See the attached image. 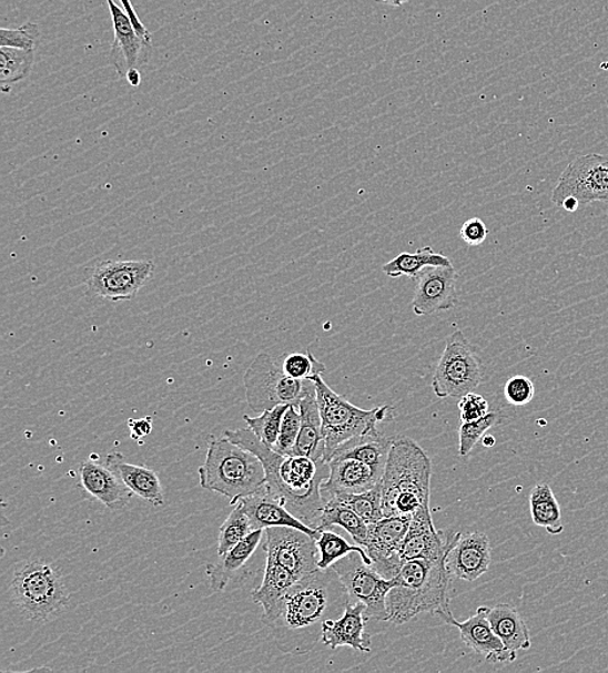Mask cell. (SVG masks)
Listing matches in <instances>:
<instances>
[{
	"label": "cell",
	"mask_w": 608,
	"mask_h": 673,
	"mask_svg": "<svg viewBox=\"0 0 608 673\" xmlns=\"http://www.w3.org/2000/svg\"><path fill=\"white\" fill-rule=\"evenodd\" d=\"M239 501L242 502L244 512L250 517L253 531L268 528H294L310 533L315 539L320 537L318 530L312 529L300 521L278 499H275L268 492L266 486L252 497Z\"/></svg>",
	"instance_id": "23"
},
{
	"label": "cell",
	"mask_w": 608,
	"mask_h": 673,
	"mask_svg": "<svg viewBox=\"0 0 608 673\" xmlns=\"http://www.w3.org/2000/svg\"><path fill=\"white\" fill-rule=\"evenodd\" d=\"M233 507V512L229 514L220 529L219 555L227 553L231 548L241 543L253 531L250 517L244 512L242 502L237 501Z\"/></svg>",
	"instance_id": "36"
},
{
	"label": "cell",
	"mask_w": 608,
	"mask_h": 673,
	"mask_svg": "<svg viewBox=\"0 0 608 673\" xmlns=\"http://www.w3.org/2000/svg\"><path fill=\"white\" fill-rule=\"evenodd\" d=\"M492 562L489 538L484 532L460 536L446 555V568L453 579L475 582L488 572Z\"/></svg>",
	"instance_id": "19"
},
{
	"label": "cell",
	"mask_w": 608,
	"mask_h": 673,
	"mask_svg": "<svg viewBox=\"0 0 608 673\" xmlns=\"http://www.w3.org/2000/svg\"><path fill=\"white\" fill-rule=\"evenodd\" d=\"M446 555L403 564L388 594V622L402 625L422 613L435 614L449 608L453 578L446 568Z\"/></svg>",
	"instance_id": "4"
},
{
	"label": "cell",
	"mask_w": 608,
	"mask_h": 673,
	"mask_svg": "<svg viewBox=\"0 0 608 673\" xmlns=\"http://www.w3.org/2000/svg\"><path fill=\"white\" fill-rule=\"evenodd\" d=\"M155 273V263L144 261H107L100 263L87 281L94 296L112 302L133 299Z\"/></svg>",
	"instance_id": "12"
},
{
	"label": "cell",
	"mask_w": 608,
	"mask_h": 673,
	"mask_svg": "<svg viewBox=\"0 0 608 673\" xmlns=\"http://www.w3.org/2000/svg\"><path fill=\"white\" fill-rule=\"evenodd\" d=\"M80 478L82 489L108 509H124L133 498L134 492L105 462L100 463L94 459L83 461Z\"/></svg>",
	"instance_id": "21"
},
{
	"label": "cell",
	"mask_w": 608,
	"mask_h": 673,
	"mask_svg": "<svg viewBox=\"0 0 608 673\" xmlns=\"http://www.w3.org/2000/svg\"><path fill=\"white\" fill-rule=\"evenodd\" d=\"M288 407L290 405L276 406L273 409H266V411L260 414L257 417L244 415L243 419L261 442L273 448L278 442L283 416L286 414Z\"/></svg>",
	"instance_id": "37"
},
{
	"label": "cell",
	"mask_w": 608,
	"mask_h": 673,
	"mask_svg": "<svg viewBox=\"0 0 608 673\" xmlns=\"http://www.w3.org/2000/svg\"><path fill=\"white\" fill-rule=\"evenodd\" d=\"M129 428L132 431L133 439L148 437L152 431V417H145V419L141 420H129Z\"/></svg>",
	"instance_id": "45"
},
{
	"label": "cell",
	"mask_w": 608,
	"mask_h": 673,
	"mask_svg": "<svg viewBox=\"0 0 608 673\" xmlns=\"http://www.w3.org/2000/svg\"><path fill=\"white\" fill-rule=\"evenodd\" d=\"M244 386L249 406L256 414L282 405L298 407L300 400L314 389L313 381L290 377L266 353L252 361L244 375Z\"/></svg>",
	"instance_id": "8"
},
{
	"label": "cell",
	"mask_w": 608,
	"mask_h": 673,
	"mask_svg": "<svg viewBox=\"0 0 608 673\" xmlns=\"http://www.w3.org/2000/svg\"><path fill=\"white\" fill-rule=\"evenodd\" d=\"M317 392L322 417L323 461L327 462L337 447L346 440L365 435L383 421L394 419V407L362 409L338 396L323 380L322 375L311 378Z\"/></svg>",
	"instance_id": "7"
},
{
	"label": "cell",
	"mask_w": 608,
	"mask_h": 673,
	"mask_svg": "<svg viewBox=\"0 0 608 673\" xmlns=\"http://www.w3.org/2000/svg\"><path fill=\"white\" fill-rule=\"evenodd\" d=\"M530 516L538 528H543L550 536H560L565 530L561 522L559 502L548 483H538L529 494Z\"/></svg>",
	"instance_id": "30"
},
{
	"label": "cell",
	"mask_w": 608,
	"mask_h": 673,
	"mask_svg": "<svg viewBox=\"0 0 608 673\" xmlns=\"http://www.w3.org/2000/svg\"><path fill=\"white\" fill-rule=\"evenodd\" d=\"M452 261L440 253H435L433 247H422L417 253H402L395 259L382 267L388 277L398 278L407 276L417 278L423 269L427 267H449Z\"/></svg>",
	"instance_id": "31"
},
{
	"label": "cell",
	"mask_w": 608,
	"mask_h": 673,
	"mask_svg": "<svg viewBox=\"0 0 608 673\" xmlns=\"http://www.w3.org/2000/svg\"><path fill=\"white\" fill-rule=\"evenodd\" d=\"M460 536V532H450L448 537H444V532L435 528L429 507H423L412 516L399 555L404 563L420 559H443Z\"/></svg>",
	"instance_id": "18"
},
{
	"label": "cell",
	"mask_w": 608,
	"mask_h": 673,
	"mask_svg": "<svg viewBox=\"0 0 608 673\" xmlns=\"http://www.w3.org/2000/svg\"><path fill=\"white\" fill-rule=\"evenodd\" d=\"M264 537L266 559L280 563L297 580L320 569L317 539L310 533L294 528H268Z\"/></svg>",
	"instance_id": "13"
},
{
	"label": "cell",
	"mask_w": 608,
	"mask_h": 673,
	"mask_svg": "<svg viewBox=\"0 0 608 673\" xmlns=\"http://www.w3.org/2000/svg\"><path fill=\"white\" fill-rule=\"evenodd\" d=\"M34 51L0 48V83L10 92L12 84L26 80L34 65Z\"/></svg>",
	"instance_id": "33"
},
{
	"label": "cell",
	"mask_w": 608,
	"mask_h": 673,
	"mask_svg": "<svg viewBox=\"0 0 608 673\" xmlns=\"http://www.w3.org/2000/svg\"><path fill=\"white\" fill-rule=\"evenodd\" d=\"M330 473L321 485L326 504L338 493H359L374 489L382 482V476L356 459L335 458L328 462Z\"/></svg>",
	"instance_id": "22"
},
{
	"label": "cell",
	"mask_w": 608,
	"mask_h": 673,
	"mask_svg": "<svg viewBox=\"0 0 608 673\" xmlns=\"http://www.w3.org/2000/svg\"><path fill=\"white\" fill-rule=\"evenodd\" d=\"M412 516L384 517L368 524L365 551L373 561V568L387 579L397 577L402 570V547Z\"/></svg>",
	"instance_id": "14"
},
{
	"label": "cell",
	"mask_w": 608,
	"mask_h": 673,
	"mask_svg": "<svg viewBox=\"0 0 608 673\" xmlns=\"http://www.w3.org/2000/svg\"><path fill=\"white\" fill-rule=\"evenodd\" d=\"M376 3L387 4L391 7H402L406 3L412 2V0H374Z\"/></svg>",
	"instance_id": "48"
},
{
	"label": "cell",
	"mask_w": 608,
	"mask_h": 673,
	"mask_svg": "<svg viewBox=\"0 0 608 673\" xmlns=\"http://www.w3.org/2000/svg\"><path fill=\"white\" fill-rule=\"evenodd\" d=\"M505 398L515 407L527 406L535 398V385L526 376H514L505 385Z\"/></svg>",
	"instance_id": "42"
},
{
	"label": "cell",
	"mask_w": 608,
	"mask_h": 673,
	"mask_svg": "<svg viewBox=\"0 0 608 673\" xmlns=\"http://www.w3.org/2000/svg\"><path fill=\"white\" fill-rule=\"evenodd\" d=\"M199 481L204 490L222 494L234 506L263 490L266 473L263 462L247 448L226 437H212L205 461L199 468Z\"/></svg>",
	"instance_id": "5"
},
{
	"label": "cell",
	"mask_w": 608,
	"mask_h": 673,
	"mask_svg": "<svg viewBox=\"0 0 608 673\" xmlns=\"http://www.w3.org/2000/svg\"><path fill=\"white\" fill-rule=\"evenodd\" d=\"M503 421V417L496 412H490L487 416L482 417L479 420L472 422H462L459 432V455L466 458L467 455L472 453L475 446L483 439L485 432L496 427Z\"/></svg>",
	"instance_id": "38"
},
{
	"label": "cell",
	"mask_w": 608,
	"mask_h": 673,
	"mask_svg": "<svg viewBox=\"0 0 608 673\" xmlns=\"http://www.w3.org/2000/svg\"><path fill=\"white\" fill-rule=\"evenodd\" d=\"M338 578L348 591L351 603H362L366 616L379 622H388V594L396 585V578L387 579L367 564L358 553L343 557L333 564Z\"/></svg>",
	"instance_id": "10"
},
{
	"label": "cell",
	"mask_w": 608,
	"mask_h": 673,
	"mask_svg": "<svg viewBox=\"0 0 608 673\" xmlns=\"http://www.w3.org/2000/svg\"><path fill=\"white\" fill-rule=\"evenodd\" d=\"M107 3L114 30L110 60L120 79H126L130 71H141L149 64L152 57V38L138 33L132 19L114 0H107Z\"/></svg>",
	"instance_id": "15"
},
{
	"label": "cell",
	"mask_w": 608,
	"mask_h": 673,
	"mask_svg": "<svg viewBox=\"0 0 608 673\" xmlns=\"http://www.w3.org/2000/svg\"><path fill=\"white\" fill-rule=\"evenodd\" d=\"M351 603L348 591L333 569L313 572L290 588L278 608L263 622L283 653H311L321 642L322 625L341 618Z\"/></svg>",
	"instance_id": "1"
},
{
	"label": "cell",
	"mask_w": 608,
	"mask_h": 673,
	"mask_svg": "<svg viewBox=\"0 0 608 673\" xmlns=\"http://www.w3.org/2000/svg\"><path fill=\"white\" fill-rule=\"evenodd\" d=\"M300 428H302V415L295 405H290L286 414L283 416L278 442L273 450L284 456H291L297 442Z\"/></svg>",
	"instance_id": "41"
},
{
	"label": "cell",
	"mask_w": 608,
	"mask_h": 673,
	"mask_svg": "<svg viewBox=\"0 0 608 673\" xmlns=\"http://www.w3.org/2000/svg\"><path fill=\"white\" fill-rule=\"evenodd\" d=\"M297 579L280 563L266 559L263 583L252 592L253 602L263 606L264 615H271Z\"/></svg>",
	"instance_id": "29"
},
{
	"label": "cell",
	"mask_w": 608,
	"mask_h": 673,
	"mask_svg": "<svg viewBox=\"0 0 608 673\" xmlns=\"http://www.w3.org/2000/svg\"><path fill=\"white\" fill-rule=\"evenodd\" d=\"M130 86L138 88L142 82L141 71H130L126 75Z\"/></svg>",
	"instance_id": "47"
},
{
	"label": "cell",
	"mask_w": 608,
	"mask_h": 673,
	"mask_svg": "<svg viewBox=\"0 0 608 673\" xmlns=\"http://www.w3.org/2000/svg\"><path fill=\"white\" fill-rule=\"evenodd\" d=\"M487 615L492 629L510 652L518 654L519 650L533 646L528 626L517 609L499 603L495 608H487Z\"/></svg>",
	"instance_id": "28"
},
{
	"label": "cell",
	"mask_w": 608,
	"mask_h": 673,
	"mask_svg": "<svg viewBox=\"0 0 608 673\" xmlns=\"http://www.w3.org/2000/svg\"><path fill=\"white\" fill-rule=\"evenodd\" d=\"M40 27L33 22L17 29H0V48H12L26 51H34L38 40H40Z\"/></svg>",
	"instance_id": "40"
},
{
	"label": "cell",
	"mask_w": 608,
	"mask_h": 673,
	"mask_svg": "<svg viewBox=\"0 0 608 673\" xmlns=\"http://www.w3.org/2000/svg\"><path fill=\"white\" fill-rule=\"evenodd\" d=\"M434 615L440 618L446 624L456 626L466 646L474 650L476 654L484 656L485 661L495 664L513 663L517 660L518 654L510 652L492 629L487 606L477 609L475 615L468 618L465 622H458L450 608L438 610Z\"/></svg>",
	"instance_id": "16"
},
{
	"label": "cell",
	"mask_w": 608,
	"mask_h": 673,
	"mask_svg": "<svg viewBox=\"0 0 608 673\" xmlns=\"http://www.w3.org/2000/svg\"><path fill=\"white\" fill-rule=\"evenodd\" d=\"M459 235L469 246H479L488 237V228L480 218H469L464 223Z\"/></svg>",
	"instance_id": "44"
},
{
	"label": "cell",
	"mask_w": 608,
	"mask_h": 673,
	"mask_svg": "<svg viewBox=\"0 0 608 673\" xmlns=\"http://www.w3.org/2000/svg\"><path fill=\"white\" fill-rule=\"evenodd\" d=\"M567 198H575L580 205L608 203V156L587 154L567 166L553 191L551 201L560 207Z\"/></svg>",
	"instance_id": "11"
},
{
	"label": "cell",
	"mask_w": 608,
	"mask_h": 673,
	"mask_svg": "<svg viewBox=\"0 0 608 673\" xmlns=\"http://www.w3.org/2000/svg\"><path fill=\"white\" fill-rule=\"evenodd\" d=\"M334 526H338V528L348 532L354 543L365 548L368 524L351 508L330 500L323 508L318 531L334 528Z\"/></svg>",
	"instance_id": "32"
},
{
	"label": "cell",
	"mask_w": 608,
	"mask_h": 673,
	"mask_svg": "<svg viewBox=\"0 0 608 673\" xmlns=\"http://www.w3.org/2000/svg\"><path fill=\"white\" fill-rule=\"evenodd\" d=\"M482 442L484 447L492 448L495 447L496 439L494 436H484Z\"/></svg>",
	"instance_id": "49"
},
{
	"label": "cell",
	"mask_w": 608,
	"mask_h": 673,
	"mask_svg": "<svg viewBox=\"0 0 608 673\" xmlns=\"http://www.w3.org/2000/svg\"><path fill=\"white\" fill-rule=\"evenodd\" d=\"M108 467L115 471L124 483L141 499L149 501L153 507L165 504L163 485L155 470L134 466L125 460L124 455L111 452L104 460Z\"/></svg>",
	"instance_id": "24"
},
{
	"label": "cell",
	"mask_w": 608,
	"mask_h": 673,
	"mask_svg": "<svg viewBox=\"0 0 608 673\" xmlns=\"http://www.w3.org/2000/svg\"><path fill=\"white\" fill-rule=\"evenodd\" d=\"M362 603H349L343 615L327 619L322 625V644L331 649L351 646L361 653H372V636L366 631L368 618Z\"/></svg>",
	"instance_id": "20"
},
{
	"label": "cell",
	"mask_w": 608,
	"mask_h": 673,
	"mask_svg": "<svg viewBox=\"0 0 608 673\" xmlns=\"http://www.w3.org/2000/svg\"><path fill=\"white\" fill-rule=\"evenodd\" d=\"M298 409L302 415V428L291 456H306L315 461L323 460L322 417L315 386L300 400Z\"/></svg>",
	"instance_id": "27"
},
{
	"label": "cell",
	"mask_w": 608,
	"mask_h": 673,
	"mask_svg": "<svg viewBox=\"0 0 608 673\" xmlns=\"http://www.w3.org/2000/svg\"><path fill=\"white\" fill-rule=\"evenodd\" d=\"M433 467L423 448L407 437H396L382 478L384 517L413 516L429 507Z\"/></svg>",
	"instance_id": "3"
},
{
	"label": "cell",
	"mask_w": 608,
	"mask_h": 673,
	"mask_svg": "<svg viewBox=\"0 0 608 673\" xmlns=\"http://www.w3.org/2000/svg\"><path fill=\"white\" fill-rule=\"evenodd\" d=\"M458 409L460 422H472L489 414V404L473 391L459 399Z\"/></svg>",
	"instance_id": "43"
},
{
	"label": "cell",
	"mask_w": 608,
	"mask_h": 673,
	"mask_svg": "<svg viewBox=\"0 0 608 673\" xmlns=\"http://www.w3.org/2000/svg\"><path fill=\"white\" fill-rule=\"evenodd\" d=\"M231 442L247 448L263 462L266 489L286 507L292 514L310 528L318 530L323 508L321 485L330 473L328 463L315 461L306 456H284L275 452L249 429L223 432Z\"/></svg>",
	"instance_id": "2"
},
{
	"label": "cell",
	"mask_w": 608,
	"mask_h": 673,
	"mask_svg": "<svg viewBox=\"0 0 608 673\" xmlns=\"http://www.w3.org/2000/svg\"><path fill=\"white\" fill-rule=\"evenodd\" d=\"M265 530H255L250 536L231 548L223 554L219 563L206 564V577L210 578V584L213 592H225L226 587L233 580L237 572L250 562L252 555L257 551L261 541H263Z\"/></svg>",
	"instance_id": "26"
},
{
	"label": "cell",
	"mask_w": 608,
	"mask_h": 673,
	"mask_svg": "<svg viewBox=\"0 0 608 673\" xmlns=\"http://www.w3.org/2000/svg\"><path fill=\"white\" fill-rule=\"evenodd\" d=\"M317 545L320 549L318 568L321 570L330 569L335 562L342 560L343 557L351 553H358L362 557V560L373 567V561L365 551V548H362L358 544L351 545L348 541H346L343 537L337 536V533L334 531H320Z\"/></svg>",
	"instance_id": "35"
},
{
	"label": "cell",
	"mask_w": 608,
	"mask_h": 673,
	"mask_svg": "<svg viewBox=\"0 0 608 673\" xmlns=\"http://www.w3.org/2000/svg\"><path fill=\"white\" fill-rule=\"evenodd\" d=\"M330 500L351 508L367 524L378 522L384 518L382 482L372 490L359 493H338Z\"/></svg>",
	"instance_id": "34"
},
{
	"label": "cell",
	"mask_w": 608,
	"mask_h": 673,
	"mask_svg": "<svg viewBox=\"0 0 608 673\" xmlns=\"http://www.w3.org/2000/svg\"><path fill=\"white\" fill-rule=\"evenodd\" d=\"M71 594L55 564L44 561L20 563L10 584V605L21 619L48 623L64 613Z\"/></svg>",
	"instance_id": "6"
},
{
	"label": "cell",
	"mask_w": 608,
	"mask_h": 673,
	"mask_svg": "<svg viewBox=\"0 0 608 673\" xmlns=\"http://www.w3.org/2000/svg\"><path fill=\"white\" fill-rule=\"evenodd\" d=\"M395 438L384 436L378 429H374L365 432V435L346 440L345 443L336 448L330 461L335 458L356 459L367 463L383 477Z\"/></svg>",
	"instance_id": "25"
},
{
	"label": "cell",
	"mask_w": 608,
	"mask_h": 673,
	"mask_svg": "<svg viewBox=\"0 0 608 673\" xmlns=\"http://www.w3.org/2000/svg\"><path fill=\"white\" fill-rule=\"evenodd\" d=\"M456 268L427 267L417 277L413 312L418 316L449 312L458 304Z\"/></svg>",
	"instance_id": "17"
},
{
	"label": "cell",
	"mask_w": 608,
	"mask_h": 673,
	"mask_svg": "<svg viewBox=\"0 0 608 673\" xmlns=\"http://www.w3.org/2000/svg\"><path fill=\"white\" fill-rule=\"evenodd\" d=\"M282 368L290 377L296 380H311L312 377L326 373V366L314 357L311 350L306 354H290L284 359Z\"/></svg>",
	"instance_id": "39"
},
{
	"label": "cell",
	"mask_w": 608,
	"mask_h": 673,
	"mask_svg": "<svg viewBox=\"0 0 608 673\" xmlns=\"http://www.w3.org/2000/svg\"><path fill=\"white\" fill-rule=\"evenodd\" d=\"M122 7H124V11L129 14V18L132 19L133 24L135 27V29L138 30V33H140L143 37H149L152 38L151 33L149 32V29L145 28L143 26V22L141 21L140 18H138L136 11L132 4V2H130V0H120Z\"/></svg>",
	"instance_id": "46"
},
{
	"label": "cell",
	"mask_w": 608,
	"mask_h": 673,
	"mask_svg": "<svg viewBox=\"0 0 608 673\" xmlns=\"http://www.w3.org/2000/svg\"><path fill=\"white\" fill-rule=\"evenodd\" d=\"M483 378L484 366L476 347L464 332H453L433 378L436 397L460 399L479 388Z\"/></svg>",
	"instance_id": "9"
}]
</instances>
